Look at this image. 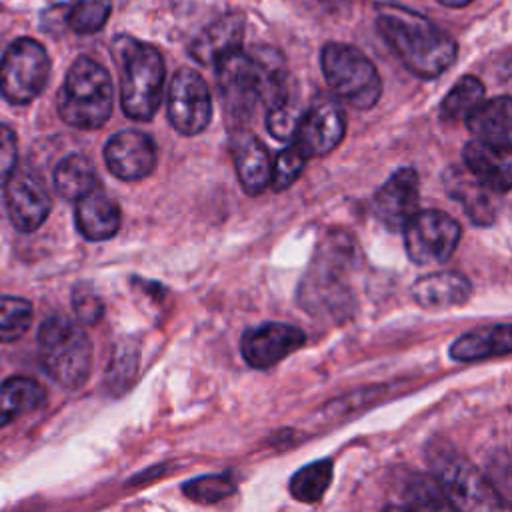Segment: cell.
Here are the masks:
<instances>
[{"label": "cell", "mask_w": 512, "mask_h": 512, "mask_svg": "<svg viewBox=\"0 0 512 512\" xmlns=\"http://www.w3.org/2000/svg\"><path fill=\"white\" fill-rule=\"evenodd\" d=\"M214 66L222 106L236 122L248 120L258 106L272 108L290 94L286 60L272 46L234 50Z\"/></svg>", "instance_id": "obj_1"}, {"label": "cell", "mask_w": 512, "mask_h": 512, "mask_svg": "<svg viewBox=\"0 0 512 512\" xmlns=\"http://www.w3.org/2000/svg\"><path fill=\"white\" fill-rule=\"evenodd\" d=\"M376 28L406 70L418 78H436L456 60L458 46L452 36L414 10L384 4L378 8Z\"/></svg>", "instance_id": "obj_2"}, {"label": "cell", "mask_w": 512, "mask_h": 512, "mask_svg": "<svg viewBox=\"0 0 512 512\" xmlns=\"http://www.w3.org/2000/svg\"><path fill=\"white\" fill-rule=\"evenodd\" d=\"M120 68V102L128 118L150 120L162 100L164 60L152 46L130 36H118L112 46Z\"/></svg>", "instance_id": "obj_3"}, {"label": "cell", "mask_w": 512, "mask_h": 512, "mask_svg": "<svg viewBox=\"0 0 512 512\" xmlns=\"http://www.w3.org/2000/svg\"><path fill=\"white\" fill-rule=\"evenodd\" d=\"M60 118L80 130H96L108 122L114 108V88L108 70L88 56L72 62L56 98Z\"/></svg>", "instance_id": "obj_4"}, {"label": "cell", "mask_w": 512, "mask_h": 512, "mask_svg": "<svg viewBox=\"0 0 512 512\" xmlns=\"http://www.w3.org/2000/svg\"><path fill=\"white\" fill-rule=\"evenodd\" d=\"M38 352L46 374L68 390L80 388L92 372V342L84 328L66 316L42 322Z\"/></svg>", "instance_id": "obj_5"}, {"label": "cell", "mask_w": 512, "mask_h": 512, "mask_svg": "<svg viewBox=\"0 0 512 512\" xmlns=\"http://www.w3.org/2000/svg\"><path fill=\"white\" fill-rule=\"evenodd\" d=\"M432 476L438 482L444 498L456 510H494L506 508L496 488L480 474V470L450 444L436 440L428 448Z\"/></svg>", "instance_id": "obj_6"}, {"label": "cell", "mask_w": 512, "mask_h": 512, "mask_svg": "<svg viewBox=\"0 0 512 512\" xmlns=\"http://www.w3.org/2000/svg\"><path fill=\"white\" fill-rule=\"evenodd\" d=\"M320 64L330 90L352 108L368 110L380 100V74L358 48L328 42L322 48Z\"/></svg>", "instance_id": "obj_7"}, {"label": "cell", "mask_w": 512, "mask_h": 512, "mask_svg": "<svg viewBox=\"0 0 512 512\" xmlns=\"http://www.w3.org/2000/svg\"><path fill=\"white\" fill-rule=\"evenodd\" d=\"M356 244L350 236L334 232L318 246L306 280L300 286V302L306 308L328 306L334 308L340 302L346 286L344 278L354 268Z\"/></svg>", "instance_id": "obj_8"}, {"label": "cell", "mask_w": 512, "mask_h": 512, "mask_svg": "<svg viewBox=\"0 0 512 512\" xmlns=\"http://www.w3.org/2000/svg\"><path fill=\"white\" fill-rule=\"evenodd\" d=\"M50 58L34 38L14 40L0 60V92L12 104L32 102L46 86Z\"/></svg>", "instance_id": "obj_9"}, {"label": "cell", "mask_w": 512, "mask_h": 512, "mask_svg": "<svg viewBox=\"0 0 512 512\" xmlns=\"http://www.w3.org/2000/svg\"><path fill=\"white\" fill-rule=\"evenodd\" d=\"M404 248L414 264L446 262L462 236L460 224L442 210H418L402 228Z\"/></svg>", "instance_id": "obj_10"}, {"label": "cell", "mask_w": 512, "mask_h": 512, "mask_svg": "<svg viewBox=\"0 0 512 512\" xmlns=\"http://www.w3.org/2000/svg\"><path fill=\"white\" fill-rule=\"evenodd\" d=\"M212 118V98L204 78L182 66L174 72L168 88V120L184 136L200 134Z\"/></svg>", "instance_id": "obj_11"}, {"label": "cell", "mask_w": 512, "mask_h": 512, "mask_svg": "<svg viewBox=\"0 0 512 512\" xmlns=\"http://www.w3.org/2000/svg\"><path fill=\"white\" fill-rule=\"evenodd\" d=\"M346 134V116L342 106L328 98L316 96L298 120L292 144L300 148L306 158H320L330 154Z\"/></svg>", "instance_id": "obj_12"}, {"label": "cell", "mask_w": 512, "mask_h": 512, "mask_svg": "<svg viewBox=\"0 0 512 512\" xmlns=\"http://www.w3.org/2000/svg\"><path fill=\"white\" fill-rule=\"evenodd\" d=\"M306 342V332L286 322H264L244 332L240 352L248 366L268 370L296 352Z\"/></svg>", "instance_id": "obj_13"}, {"label": "cell", "mask_w": 512, "mask_h": 512, "mask_svg": "<svg viewBox=\"0 0 512 512\" xmlns=\"http://www.w3.org/2000/svg\"><path fill=\"white\" fill-rule=\"evenodd\" d=\"M108 170L124 182H136L150 176L158 164V148L146 132L120 130L104 146Z\"/></svg>", "instance_id": "obj_14"}, {"label": "cell", "mask_w": 512, "mask_h": 512, "mask_svg": "<svg viewBox=\"0 0 512 512\" xmlns=\"http://www.w3.org/2000/svg\"><path fill=\"white\" fill-rule=\"evenodd\" d=\"M6 186V208L12 224L20 232L38 230L50 214L52 200L42 180L26 168H14Z\"/></svg>", "instance_id": "obj_15"}, {"label": "cell", "mask_w": 512, "mask_h": 512, "mask_svg": "<svg viewBox=\"0 0 512 512\" xmlns=\"http://www.w3.org/2000/svg\"><path fill=\"white\" fill-rule=\"evenodd\" d=\"M420 178L410 166L398 168L374 194L372 210L390 230L398 232L418 212Z\"/></svg>", "instance_id": "obj_16"}, {"label": "cell", "mask_w": 512, "mask_h": 512, "mask_svg": "<svg viewBox=\"0 0 512 512\" xmlns=\"http://www.w3.org/2000/svg\"><path fill=\"white\" fill-rule=\"evenodd\" d=\"M464 168L486 188L496 194H506L512 186V154L510 148L494 146L478 138L462 148Z\"/></svg>", "instance_id": "obj_17"}, {"label": "cell", "mask_w": 512, "mask_h": 512, "mask_svg": "<svg viewBox=\"0 0 512 512\" xmlns=\"http://www.w3.org/2000/svg\"><path fill=\"white\" fill-rule=\"evenodd\" d=\"M444 188L476 226H490L498 216L496 192L478 182L466 168L450 166L444 172Z\"/></svg>", "instance_id": "obj_18"}, {"label": "cell", "mask_w": 512, "mask_h": 512, "mask_svg": "<svg viewBox=\"0 0 512 512\" xmlns=\"http://www.w3.org/2000/svg\"><path fill=\"white\" fill-rule=\"evenodd\" d=\"M232 158L242 190L250 196L262 194L268 188L272 174L268 148L254 134L238 130L232 136Z\"/></svg>", "instance_id": "obj_19"}, {"label": "cell", "mask_w": 512, "mask_h": 512, "mask_svg": "<svg viewBox=\"0 0 512 512\" xmlns=\"http://www.w3.org/2000/svg\"><path fill=\"white\" fill-rule=\"evenodd\" d=\"M244 38V16L228 12L208 24L190 44V54L204 66H214L218 60L234 50L242 48Z\"/></svg>", "instance_id": "obj_20"}, {"label": "cell", "mask_w": 512, "mask_h": 512, "mask_svg": "<svg viewBox=\"0 0 512 512\" xmlns=\"http://www.w3.org/2000/svg\"><path fill=\"white\" fill-rule=\"evenodd\" d=\"M74 218L78 232L92 242L110 240L120 230L122 222L116 200L110 198L100 186L76 200Z\"/></svg>", "instance_id": "obj_21"}, {"label": "cell", "mask_w": 512, "mask_h": 512, "mask_svg": "<svg viewBox=\"0 0 512 512\" xmlns=\"http://www.w3.org/2000/svg\"><path fill=\"white\" fill-rule=\"evenodd\" d=\"M412 300L426 310L462 306L472 296V284L458 272H434L418 278L410 288Z\"/></svg>", "instance_id": "obj_22"}, {"label": "cell", "mask_w": 512, "mask_h": 512, "mask_svg": "<svg viewBox=\"0 0 512 512\" xmlns=\"http://www.w3.org/2000/svg\"><path fill=\"white\" fill-rule=\"evenodd\" d=\"M512 350V326L490 324L460 334L450 344V358L456 362H478L494 356H504Z\"/></svg>", "instance_id": "obj_23"}, {"label": "cell", "mask_w": 512, "mask_h": 512, "mask_svg": "<svg viewBox=\"0 0 512 512\" xmlns=\"http://www.w3.org/2000/svg\"><path fill=\"white\" fill-rule=\"evenodd\" d=\"M512 102L510 96L482 100L466 118L468 130L482 142L512 148Z\"/></svg>", "instance_id": "obj_24"}, {"label": "cell", "mask_w": 512, "mask_h": 512, "mask_svg": "<svg viewBox=\"0 0 512 512\" xmlns=\"http://www.w3.org/2000/svg\"><path fill=\"white\" fill-rule=\"evenodd\" d=\"M46 400L44 386L30 376H12L0 384V428L40 408Z\"/></svg>", "instance_id": "obj_25"}, {"label": "cell", "mask_w": 512, "mask_h": 512, "mask_svg": "<svg viewBox=\"0 0 512 512\" xmlns=\"http://www.w3.org/2000/svg\"><path fill=\"white\" fill-rule=\"evenodd\" d=\"M100 186L94 164L82 154H70L54 168V188L66 200H78Z\"/></svg>", "instance_id": "obj_26"}, {"label": "cell", "mask_w": 512, "mask_h": 512, "mask_svg": "<svg viewBox=\"0 0 512 512\" xmlns=\"http://www.w3.org/2000/svg\"><path fill=\"white\" fill-rule=\"evenodd\" d=\"M332 474H334V466L328 458L314 460V462L302 466L290 478V484H288L292 498H296L298 502H304V504L320 502L332 482Z\"/></svg>", "instance_id": "obj_27"}, {"label": "cell", "mask_w": 512, "mask_h": 512, "mask_svg": "<svg viewBox=\"0 0 512 512\" xmlns=\"http://www.w3.org/2000/svg\"><path fill=\"white\" fill-rule=\"evenodd\" d=\"M482 100H484V84L476 76H462L442 98L440 118L444 122H460Z\"/></svg>", "instance_id": "obj_28"}, {"label": "cell", "mask_w": 512, "mask_h": 512, "mask_svg": "<svg viewBox=\"0 0 512 512\" xmlns=\"http://www.w3.org/2000/svg\"><path fill=\"white\" fill-rule=\"evenodd\" d=\"M110 12V0H74L68 10L66 22L76 34H94L106 24Z\"/></svg>", "instance_id": "obj_29"}, {"label": "cell", "mask_w": 512, "mask_h": 512, "mask_svg": "<svg viewBox=\"0 0 512 512\" xmlns=\"http://www.w3.org/2000/svg\"><path fill=\"white\" fill-rule=\"evenodd\" d=\"M32 322V304L16 296H0V342L18 340Z\"/></svg>", "instance_id": "obj_30"}, {"label": "cell", "mask_w": 512, "mask_h": 512, "mask_svg": "<svg viewBox=\"0 0 512 512\" xmlns=\"http://www.w3.org/2000/svg\"><path fill=\"white\" fill-rule=\"evenodd\" d=\"M182 492L198 504H214L234 494L236 484L226 474H208V476H198L194 480H188L182 486Z\"/></svg>", "instance_id": "obj_31"}, {"label": "cell", "mask_w": 512, "mask_h": 512, "mask_svg": "<svg viewBox=\"0 0 512 512\" xmlns=\"http://www.w3.org/2000/svg\"><path fill=\"white\" fill-rule=\"evenodd\" d=\"M306 156L300 152L296 144L284 148L278 152V156L272 160V174H270V188L274 192H284L290 188L302 174L306 166Z\"/></svg>", "instance_id": "obj_32"}, {"label": "cell", "mask_w": 512, "mask_h": 512, "mask_svg": "<svg viewBox=\"0 0 512 512\" xmlns=\"http://www.w3.org/2000/svg\"><path fill=\"white\" fill-rule=\"evenodd\" d=\"M404 498H406V504L404 508H424V510H446V508H452L448 504V500L444 498L438 482L428 478V476H422V474H416L410 482H408V488L404 492Z\"/></svg>", "instance_id": "obj_33"}, {"label": "cell", "mask_w": 512, "mask_h": 512, "mask_svg": "<svg viewBox=\"0 0 512 512\" xmlns=\"http://www.w3.org/2000/svg\"><path fill=\"white\" fill-rule=\"evenodd\" d=\"M302 110L304 108H300L298 102L288 94L284 100H280L278 104L268 108V112H266L268 132L280 142H290L294 138Z\"/></svg>", "instance_id": "obj_34"}, {"label": "cell", "mask_w": 512, "mask_h": 512, "mask_svg": "<svg viewBox=\"0 0 512 512\" xmlns=\"http://www.w3.org/2000/svg\"><path fill=\"white\" fill-rule=\"evenodd\" d=\"M136 372H138V352L128 350V348L118 350L114 354V358L110 360V366L106 372V384L110 388L120 386V390H118V394H120L132 386Z\"/></svg>", "instance_id": "obj_35"}, {"label": "cell", "mask_w": 512, "mask_h": 512, "mask_svg": "<svg viewBox=\"0 0 512 512\" xmlns=\"http://www.w3.org/2000/svg\"><path fill=\"white\" fill-rule=\"evenodd\" d=\"M72 304H74L76 318L82 324H96L100 320V316L104 314L102 300L92 290H86V288H76L74 290Z\"/></svg>", "instance_id": "obj_36"}, {"label": "cell", "mask_w": 512, "mask_h": 512, "mask_svg": "<svg viewBox=\"0 0 512 512\" xmlns=\"http://www.w3.org/2000/svg\"><path fill=\"white\" fill-rule=\"evenodd\" d=\"M18 162V140L8 124L0 122V186L8 180Z\"/></svg>", "instance_id": "obj_37"}, {"label": "cell", "mask_w": 512, "mask_h": 512, "mask_svg": "<svg viewBox=\"0 0 512 512\" xmlns=\"http://www.w3.org/2000/svg\"><path fill=\"white\" fill-rule=\"evenodd\" d=\"M440 4H446V6H452V8H462L466 4H470L472 0H438Z\"/></svg>", "instance_id": "obj_38"}]
</instances>
